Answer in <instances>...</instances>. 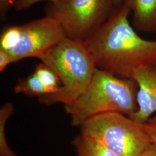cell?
<instances>
[{"label": "cell", "mask_w": 156, "mask_h": 156, "mask_svg": "<svg viewBox=\"0 0 156 156\" xmlns=\"http://www.w3.org/2000/svg\"><path fill=\"white\" fill-rule=\"evenodd\" d=\"M131 11L123 3L83 41L97 68L114 75L133 79L156 62V41L144 39L130 24Z\"/></svg>", "instance_id": "cell-1"}, {"label": "cell", "mask_w": 156, "mask_h": 156, "mask_svg": "<svg viewBox=\"0 0 156 156\" xmlns=\"http://www.w3.org/2000/svg\"><path fill=\"white\" fill-rule=\"evenodd\" d=\"M138 85L133 79H120L97 68L87 88L64 105L73 126L101 114L118 112L130 116L138 110Z\"/></svg>", "instance_id": "cell-2"}, {"label": "cell", "mask_w": 156, "mask_h": 156, "mask_svg": "<svg viewBox=\"0 0 156 156\" xmlns=\"http://www.w3.org/2000/svg\"><path fill=\"white\" fill-rule=\"evenodd\" d=\"M38 59L56 73L62 83L57 92L39 97V102L47 105L73 102L87 88L97 69L83 41L68 37Z\"/></svg>", "instance_id": "cell-3"}, {"label": "cell", "mask_w": 156, "mask_h": 156, "mask_svg": "<svg viewBox=\"0 0 156 156\" xmlns=\"http://www.w3.org/2000/svg\"><path fill=\"white\" fill-rule=\"evenodd\" d=\"M80 127V134L99 141L120 156H141L152 144L144 124L121 113L97 115Z\"/></svg>", "instance_id": "cell-4"}, {"label": "cell", "mask_w": 156, "mask_h": 156, "mask_svg": "<svg viewBox=\"0 0 156 156\" xmlns=\"http://www.w3.org/2000/svg\"><path fill=\"white\" fill-rule=\"evenodd\" d=\"M61 25L46 16L21 26L4 28L0 37V50L11 55L15 62L38 57L66 37Z\"/></svg>", "instance_id": "cell-5"}, {"label": "cell", "mask_w": 156, "mask_h": 156, "mask_svg": "<svg viewBox=\"0 0 156 156\" xmlns=\"http://www.w3.org/2000/svg\"><path fill=\"white\" fill-rule=\"evenodd\" d=\"M111 0H60L50 3L46 16L55 19L67 37L83 41L109 17Z\"/></svg>", "instance_id": "cell-6"}, {"label": "cell", "mask_w": 156, "mask_h": 156, "mask_svg": "<svg viewBox=\"0 0 156 156\" xmlns=\"http://www.w3.org/2000/svg\"><path fill=\"white\" fill-rule=\"evenodd\" d=\"M138 110L129 117L144 124L156 112V62L136 73Z\"/></svg>", "instance_id": "cell-7"}, {"label": "cell", "mask_w": 156, "mask_h": 156, "mask_svg": "<svg viewBox=\"0 0 156 156\" xmlns=\"http://www.w3.org/2000/svg\"><path fill=\"white\" fill-rule=\"evenodd\" d=\"M123 3L133 12L135 29L146 33L156 31V0H124Z\"/></svg>", "instance_id": "cell-8"}, {"label": "cell", "mask_w": 156, "mask_h": 156, "mask_svg": "<svg viewBox=\"0 0 156 156\" xmlns=\"http://www.w3.org/2000/svg\"><path fill=\"white\" fill-rule=\"evenodd\" d=\"M77 156H120L99 141L80 134L73 140Z\"/></svg>", "instance_id": "cell-9"}, {"label": "cell", "mask_w": 156, "mask_h": 156, "mask_svg": "<svg viewBox=\"0 0 156 156\" xmlns=\"http://www.w3.org/2000/svg\"><path fill=\"white\" fill-rule=\"evenodd\" d=\"M14 91L16 94L37 96L38 98L49 94L45 84L34 73L27 78L19 80L14 87Z\"/></svg>", "instance_id": "cell-10"}, {"label": "cell", "mask_w": 156, "mask_h": 156, "mask_svg": "<svg viewBox=\"0 0 156 156\" xmlns=\"http://www.w3.org/2000/svg\"><path fill=\"white\" fill-rule=\"evenodd\" d=\"M14 107L11 102H8L0 109V156H17L8 144L5 136V126L8 119L13 112Z\"/></svg>", "instance_id": "cell-11"}, {"label": "cell", "mask_w": 156, "mask_h": 156, "mask_svg": "<svg viewBox=\"0 0 156 156\" xmlns=\"http://www.w3.org/2000/svg\"><path fill=\"white\" fill-rule=\"evenodd\" d=\"M34 73L45 84L49 92V94L55 93L60 89L62 83L60 78L50 67L44 63L39 64L35 68Z\"/></svg>", "instance_id": "cell-12"}, {"label": "cell", "mask_w": 156, "mask_h": 156, "mask_svg": "<svg viewBox=\"0 0 156 156\" xmlns=\"http://www.w3.org/2000/svg\"><path fill=\"white\" fill-rule=\"evenodd\" d=\"M44 1H49L50 3H56L60 0H14L13 7L16 11H22L39 2Z\"/></svg>", "instance_id": "cell-13"}, {"label": "cell", "mask_w": 156, "mask_h": 156, "mask_svg": "<svg viewBox=\"0 0 156 156\" xmlns=\"http://www.w3.org/2000/svg\"><path fill=\"white\" fill-rule=\"evenodd\" d=\"M144 124L151 144L156 147V116H152Z\"/></svg>", "instance_id": "cell-14"}, {"label": "cell", "mask_w": 156, "mask_h": 156, "mask_svg": "<svg viewBox=\"0 0 156 156\" xmlns=\"http://www.w3.org/2000/svg\"><path fill=\"white\" fill-rule=\"evenodd\" d=\"M15 62L12 56L5 51L0 50V72L5 71L6 67L11 63Z\"/></svg>", "instance_id": "cell-15"}, {"label": "cell", "mask_w": 156, "mask_h": 156, "mask_svg": "<svg viewBox=\"0 0 156 156\" xmlns=\"http://www.w3.org/2000/svg\"><path fill=\"white\" fill-rule=\"evenodd\" d=\"M14 0H0V15L2 19L6 17L9 10L13 5Z\"/></svg>", "instance_id": "cell-16"}, {"label": "cell", "mask_w": 156, "mask_h": 156, "mask_svg": "<svg viewBox=\"0 0 156 156\" xmlns=\"http://www.w3.org/2000/svg\"><path fill=\"white\" fill-rule=\"evenodd\" d=\"M141 156H156V147L151 144Z\"/></svg>", "instance_id": "cell-17"}, {"label": "cell", "mask_w": 156, "mask_h": 156, "mask_svg": "<svg viewBox=\"0 0 156 156\" xmlns=\"http://www.w3.org/2000/svg\"><path fill=\"white\" fill-rule=\"evenodd\" d=\"M112 3L114 6V7H118L122 5L124 2V0H111Z\"/></svg>", "instance_id": "cell-18"}]
</instances>
